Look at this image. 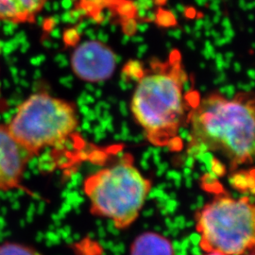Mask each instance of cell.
Here are the masks:
<instances>
[{"mask_svg": "<svg viewBox=\"0 0 255 255\" xmlns=\"http://www.w3.org/2000/svg\"><path fill=\"white\" fill-rule=\"evenodd\" d=\"M188 77L180 54L152 63L138 78L130 111L147 141L155 146L180 150V130L187 124L196 101L187 90Z\"/></svg>", "mask_w": 255, "mask_h": 255, "instance_id": "6da1fadb", "label": "cell"}, {"mask_svg": "<svg viewBox=\"0 0 255 255\" xmlns=\"http://www.w3.org/2000/svg\"><path fill=\"white\" fill-rule=\"evenodd\" d=\"M255 101L248 94L229 99L212 94L193 105L187 124L190 147L223 157L232 169L253 163Z\"/></svg>", "mask_w": 255, "mask_h": 255, "instance_id": "7a4b0ae2", "label": "cell"}, {"mask_svg": "<svg viewBox=\"0 0 255 255\" xmlns=\"http://www.w3.org/2000/svg\"><path fill=\"white\" fill-rule=\"evenodd\" d=\"M150 188V181L128 154L88 176L83 183L92 214L110 219L118 229L128 228L138 219Z\"/></svg>", "mask_w": 255, "mask_h": 255, "instance_id": "3957f363", "label": "cell"}, {"mask_svg": "<svg viewBox=\"0 0 255 255\" xmlns=\"http://www.w3.org/2000/svg\"><path fill=\"white\" fill-rule=\"evenodd\" d=\"M78 126L73 104L46 92L30 95L5 124L9 134L31 158L64 146Z\"/></svg>", "mask_w": 255, "mask_h": 255, "instance_id": "277c9868", "label": "cell"}, {"mask_svg": "<svg viewBox=\"0 0 255 255\" xmlns=\"http://www.w3.org/2000/svg\"><path fill=\"white\" fill-rule=\"evenodd\" d=\"M196 229L205 253L245 255L255 248L254 203L249 197H217L197 214Z\"/></svg>", "mask_w": 255, "mask_h": 255, "instance_id": "5b68a950", "label": "cell"}, {"mask_svg": "<svg viewBox=\"0 0 255 255\" xmlns=\"http://www.w3.org/2000/svg\"><path fill=\"white\" fill-rule=\"evenodd\" d=\"M71 68L83 82H104L110 79L117 68V55L110 46L100 41H85L74 49Z\"/></svg>", "mask_w": 255, "mask_h": 255, "instance_id": "8992f818", "label": "cell"}, {"mask_svg": "<svg viewBox=\"0 0 255 255\" xmlns=\"http://www.w3.org/2000/svg\"><path fill=\"white\" fill-rule=\"evenodd\" d=\"M32 158L0 125V192L20 189L27 164Z\"/></svg>", "mask_w": 255, "mask_h": 255, "instance_id": "52a82bcc", "label": "cell"}, {"mask_svg": "<svg viewBox=\"0 0 255 255\" xmlns=\"http://www.w3.org/2000/svg\"><path fill=\"white\" fill-rule=\"evenodd\" d=\"M49 0H0V21L14 25L34 23Z\"/></svg>", "mask_w": 255, "mask_h": 255, "instance_id": "ba28073f", "label": "cell"}, {"mask_svg": "<svg viewBox=\"0 0 255 255\" xmlns=\"http://www.w3.org/2000/svg\"><path fill=\"white\" fill-rule=\"evenodd\" d=\"M130 255H175L172 243L160 234L146 233L137 237Z\"/></svg>", "mask_w": 255, "mask_h": 255, "instance_id": "9c48e42d", "label": "cell"}, {"mask_svg": "<svg viewBox=\"0 0 255 255\" xmlns=\"http://www.w3.org/2000/svg\"><path fill=\"white\" fill-rule=\"evenodd\" d=\"M0 255H41L34 249L15 242L0 244Z\"/></svg>", "mask_w": 255, "mask_h": 255, "instance_id": "30bf717a", "label": "cell"}, {"mask_svg": "<svg viewBox=\"0 0 255 255\" xmlns=\"http://www.w3.org/2000/svg\"><path fill=\"white\" fill-rule=\"evenodd\" d=\"M204 255H225L220 253H217V252H210V253H206Z\"/></svg>", "mask_w": 255, "mask_h": 255, "instance_id": "8fae6325", "label": "cell"}, {"mask_svg": "<svg viewBox=\"0 0 255 255\" xmlns=\"http://www.w3.org/2000/svg\"><path fill=\"white\" fill-rule=\"evenodd\" d=\"M243 255H255V253H254V251H251V252H249V253H247V254Z\"/></svg>", "mask_w": 255, "mask_h": 255, "instance_id": "7c38bea8", "label": "cell"}, {"mask_svg": "<svg viewBox=\"0 0 255 255\" xmlns=\"http://www.w3.org/2000/svg\"><path fill=\"white\" fill-rule=\"evenodd\" d=\"M0 95H1V89H0Z\"/></svg>", "mask_w": 255, "mask_h": 255, "instance_id": "4fadbf2b", "label": "cell"}]
</instances>
